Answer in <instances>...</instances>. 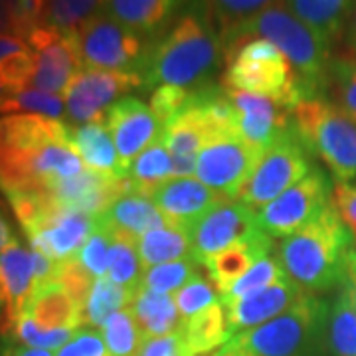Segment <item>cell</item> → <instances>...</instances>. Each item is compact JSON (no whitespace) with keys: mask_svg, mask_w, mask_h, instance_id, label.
<instances>
[{"mask_svg":"<svg viewBox=\"0 0 356 356\" xmlns=\"http://www.w3.org/2000/svg\"><path fill=\"white\" fill-rule=\"evenodd\" d=\"M105 2L95 0H48L42 2L40 26L54 28L62 34L77 36L81 26L99 14Z\"/></svg>","mask_w":356,"mask_h":356,"instance_id":"obj_36","label":"cell"},{"mask_svg":"<svg viewBox=\"0 0 356 356\" xmlns=\"http://www.w3.org/2000/svg\"><path fill=\"white\" fill-rule=\"evenodd\" d=\"M22 315L32 318L42 329H50V331L54 329L79 331L81 327V303L58 281L38 285Z\"/></svg>","mask_w":356,"mask_h":356,"instance_id":"obj_23","label":"cell"},{"mask_svg":"<svg viewBox=\"0 0 356 356\" xmlns=\"http://www.w3.org/2000/svg\"><path fill=\"white\" fill-rule=\"evenodd\" d=\"M26 44L30 46L36 65L30 88L64 97L70 83L86 67L77 36L62 34L48 26H38L28 34Z\"/></svg>","mask_w":356,"mask_h":356,"instance_id":"obj_12","label":"cell"},{"mask_svg":"<svg viewBox=\"0 0 356 356\" xmlns=\"http://www.w3.org/2000/svg\"><path fill=\"white\" fill-rule=\"evenodd\" d=\"M293 129L311 156L321 159L334 182L356 184V121L327 97L293 109Z\"/></svg>","mask_w":356,"mask_h":356,"instance_id":"obj_5","label":"cell"},{"mask_svg":"<svg viewBox=\"0 0 356 356\" xmlns=\"http://www.w3.org/2000/svg\"><path fill=\"white\" fill-rule=\"evenodd\" d=\"M129 191H133L129 178L107 177L86 168L77 177L51 184L46 191V196H50L51 202L62 208L79 210L91 216H102L121 194Z\"/></svg>","mask_w":356,"mask_h":356,"instance_id":"obj_17","label":"cell"},{"mask_svg":"<svg viewBox=\"0 0 356 356\" xmlns=\"http://www.w3.org/2000/svg\"><path fill=\"white\" fill-rule=\"evenodd\" d=\"M332 188L334 182H331L327 172L315 168L273 202L255 210L257 226L269 238L285 240L332 204Z\"/></svg>","mask_w":356,"mask_h":356,"instance_id":"obj_9","label":"cell"},{"mask_svg":"<svg viewBox=\"0 0 356 356\" xmlns=\"http://www.w3.org/2000/svg\"><path fill=\"white\" fill-rule=\"evenodd\" d=\"M0 34H14L13 2H2L0 0Z\"/></svg>","mask_w":356,"mask_h":356,"instance_id":"obj_52","label":"cell"},{"mask_svg":"<svg viewBox=\"0 0 356 356\" xmlns=\"http://www.w3.org/2000/svg\"><path fill=\"white\" fill-rule=\"evenodd\" d=\"M99 218L111 232L125 234L135 240L153 229L170 226L153 200L135 191L121 194Z\"/></svg>","mask_w":356,"mask_h":356,"instance_id":"obj_24","label":"cell"},{"mask_svg":"<svg viewBox=\"0 0 356 356\" xmlns=\"http://www.w3.org/2000/svg\"><path fill=\"white\" fill-rule=\"evenodd\" d=\"M14 356H56L51 350L30 348V346H14Z\"/></svg>","mask_w":356,"mask_h":356,"instance_id":"obj_55","label":"cell"},{"mask_svg":"<svg viewBox=\"0 0 356 356\" xmlns=\"http://www.w3.org/2000/svg\"><path fill=\"white\" fill-rule=\"evenodd\" d=\"M107 277L113 281L115 285H119L127 291L135 293L139 289L140 281H143V266H140L139 254H137L135 238L113 232Z\"/></svg>","mask_w":356,"mask_h":356,"instance_id":"obj_37","label":"cell"},{"mask_svg":"<svg viewBox=\"0 0 356 356\" xmlns=\"http://www.w3.org/2000/svg\"><path fill=\"white\" fill-rule=\"evenodd\" d=\"M133 89H143L139 74L83 67L64 93L65 117L76 127L103 121L107 109Z\"/></svg>","mask_w":356,"mask_h":356,"instance_id":"obj_11","label":"cell"},{"mask_svg":"<svg viewBox=\"0 0 356 356\" xmlns=\"http://www.w3.org/2000/svg\"><path fill=\"white\" fill-rule=\"evenodd\" d=\"M257 232L261 229L257 226L255 210L226 198L188 228L192 257L202 266L208 257L250 240Z\"/></svg>","mask_w":356,"mask_h":356,"instance_id":"obj_13","label":"cell"},{"mask_svg":"<svg viewBox=\"0 0 356 356\" xmlns=\"http://www.w3.org/2000/svg\"><path fill=\"white\" fill-rule=\"evenodd\" d=\"M34 56L32 51H22L0 62V86L10 95L30 89L34 77Z\"/></svg>","mask_w":356,"mask_h":356,"instance_id":"obj_45","label":"cell"},{"mask_svg":"<svg viewBox=\"0 0 356 356\" xmlns=\"http://www.w3.org/2000/svg\"><path fill=\"white\" fill-rule=\"evenodd\" d=\"M180 334L194 356H204L216 348H222L232 339L226 307L220 301L202 313L182 321Z\"/></svg>","mask_w":356,"mask_h":356,"instance_id":"obj_30","label":"cell"},{"mask_svg":"<svg viewBox=\"0 0 356 356\" xmlns=\"http://www.w3.org/2000/svg\"><path fill=\"white\" fill-rule=\"evenodd\" d=\"M261 154V151L245 143L238 131L218 133L204 140L194 177L232 200L245 178L252 175Z\"/></svg>","mask_w":356,"mask_h":356,"instance_id":"obj_10","label":"cell"},{"mask_svg":"<svg viewBox=\"0 0 356 356\" xmlns=\"http://www.w3.org/2000/svg\"><path fill=\"white\" fill-rule=\"evenodd\" d=\"M325 97L356 121V51L348 50L346 46L332 50Z\"/></svg>","mask_w":356,"mask_h":356,"instance_id":"obj_34","label":"cell"},{"mask_svg":"<svg viewBox=\"0 0 356 356\" xmlns=\"http://www.w3.org/2000/svg\"><path fill=\"white\" fill-rule=\"evenodd\" d=\"M245 36L266 38L280 48L295 72L303 102L327 95L332 48L293 16L285 2H271L264 13L257 14L248 26Z\"/></svg>","mask_w":356,"mask_h":356,"instance_id":"obj_3","label":"cell"},{"mask_svg":"<svg viewBox=\"0 0 356 356\" xmlns=\"http://www.w3.org/2000/svg\"><path fill=\"white\" fill-rule=\"evenodd\" d=\"M332 200L343 216L346 226L353 229L356 236V184L355 182H334L332 188Z\"/></svg>","mask_w":356,"mask_h":356,"instance_id":"obj_49","label":"cell"},{"mask_svg":"<svg viewBox=\"0 0 356 356\" xmlns=\"http://www.w3.org/2000/svg\"><path fill=\"white\" fill-rule=\"evenodd\" d=\"M14 240H16V236L13 234V226H10V222L6 220L4 212L0 210V255L4 254V250H6Z\"/></svg>","mask_w":356,"mask_h":356,"instance_id":"obj_53","label":"cell"},{"mask_svg":"<svg viewBox=\"0 0 356 356\" xmlns=\"http://www.w3.org/2000/svg\"><path fill=\"white\" fill-rule=\"evenodd\" d=\"M196 91L192 93L188 107L163 127V140L172 159L175 178H188L196 172V161L208 137V123Z\"/></svg>","mask_w":356,"mask_h":356,"instance_id":"obj_20","label":"cell"},{"mask_svg":"<svg viewBox=\"0 0 356 356\" xmlns=\"http://www.w3.org/2000/svg\"><path fill=\"white\" fill-rule=\"evenodd\" d=\"M0 331H10V321H8V315H6V307H4L2 297H0Z\"/></svg>","mask_w":356,"mask_h":356,"instance_id":"obj_57","label":"cell"},{"mask_svg":"<svg viewBox=\"0 0 356 356\" xmlns=\"http://www.w3.org/2000/svg\"><path fill=\"white\" fill-rule=\"evenodd\" d=\"M99 332H102L105 346L111 356H137L140 344L145 341L129 307L107 318L102 325Z\"/></svg>","mask_w":356,"mask_h":356,"instance_id":"obj_39","label":"cell"},{"mask_svg":"<svg viewBox=\"0 0 356 356\" xmlns=\"http://www.w3.org/2000/svg\"><path fill=\"white\" fill-rule=\"evenodd\" d=\"M133 291L115 285L109 277H99L91 283L88 297L81 309V325L89 329H102L107 318L127 309L133 301Z\"/></svg>","mask_w":356,"mask_h":356,"instance_id":"obj_33","label":"cell"},{"mask_svg":"<svg viewBox=\"0 0 356 356\" xmlns=\"http://www.w3.org/2000/svg\"><path fill=\"white\" fill-rule=\"evenodd\" d=\"M327 315L329 305L307 293L283 315L234 334L229 343L245 356H311L327 332Z\"/></svg>","mask_w":356,"mask_h":356,"instance_id":"obj_6","label":"cell"},{"mask_svg":"<svg viewBox=\"0 0 356 356\" xmlns=\"http://www.w3.org/2000/svg\"><path fill=\"white\" fill-rule=\"evenodd\" d=\"M137 254H139L143 271L154 266L192 257L191 234L188 229L178 228V226L153 229L137 240Z\"/></svg>","mask_w":356,"mask_h":356,"instance_id":"obj_31","label":"cell"},{"mask_svg":"<svg viewBox=\"0 0 356 356\" xmlns=\"http://www.w3.org/2000/svg\"><path fill=\"white\" fill-rule=\"evenodd\" d=\"M313 170V156L291 127L261 154L252 175L245 178L232 200L245 204L252 210H259Z\"/></svg>","mask_w":356,"mask_h":356,"instance_id":"obj_7","label":"cell"},{"mask_svg":"<svg viewBox=\"0 0 356 356\" xmlns=\"http://www.w3.org/2000/svg\"><path fill=\"white\" fill-rule=\"evenodd\" d=\"M129 309L145 339L166 337V334L180 331L182 318H180L172 295L153 291L140 285L133 295Z\"/></svg>","mask_w":356,"mask_h":356,"instance_id":"obj_27","label":"cell"},{"mask_svg":"<svg viewBox=\"0 0 356 356\" xmlns=\"http://www.w3.org/2000/svg\"><path fill=\"white\" fill-rule=\"evenodd\" d=\"M67 139H70V145L79 154L81 163L86 165L88 170L102 172V175H107V177L125 178L121 175V166H119V156H117L113 137H111L109 129L105 125V121H95V123H88V125H79V127H70Z\"/></svg>","mask_w":356,"mask_h":356,"instance_id":"obj_26","label":"cell"},{"mask_svg":"<svg viewBox=\"0 0 356 356\" xmlns=\"http://www.w3.org/2000/svg\"><path fill=\"white\" fill-rule=\"evenodd\" d=\"M180 6L172 0H113L105 2V13L139 36H154Z\"/></svg>","mask_w":356,"mask_h":356,"instance_id":"obj_28","label":"cell"},{"mask_svg":"<svg viewBox=\"0 0 356 356\" xmlns=\"http://www.w3.org/2000/svg\"><path fill=\"white\" fill-rule=\"evenodd\" d=\"M192 93L188 89H178V88H156L151 95V111L154 117L159 119L161 127H165L168 121H172L177 115H180L192 99Z\"/></svg>","mask_w":356,"mask_h":356,"instance_id":"obj_46","label":"cell"},{"mask_svg":"<svg viewBox=\"0 0 356 356\" xmlns=\"http://www.w3.org/2000/svg\"><path fill=\"white\" fill-rule=\"evenodd\" d=\"M38 287L32 250L24 248L18 240H14L4 254L0 255V297L6 307V315L10 321V331L14 323L24 313L30 297Z\"/></svg>","mask_w":356,"mask_h":356,"instance_id":"obj_21","label":"cell"},{"mask_svg":"<svg viewBox=\"0 0 356 356\" xmlns=\"http://www.w3.org/2000/svg\"><path fill=\"white\" fill-rule=\"evenodd\" d=\"M341 287L350 295V299L356 307V245L346 257V271H344V281Z\"/></svg>","mask_w":356,"mask_h":356,"instance_id":"obj_51","label":"cell"},{"mask_svg":"<svg viewBox=\"0 0 356 356\" xmlns=\"http://www.w3.org/2000/svg\"><path fill=\"white\" fill-rule=\"evenodd\" d=\"M271 252H273V238H269L264 232H257L250 240L236 243L228 250L208 257L202 266L206 267L208 277L214 283L216 291L224 295L261 257L271 255Z\"/></svg>","mask_w":356,"mask_h":356,"instance_id":"obj_22","label":"cell"},{"mask_svg":"<svg viewBox=\"0 0 356 356\" xmlns=\"http://www.w3.org/2000/svg\"><path fill=\"white\" fill-rule=\"evenodd\" d=\"M285 275L287 273H285V269H283L277 257H273V255L261 257L243 277H240L229 287L228 291L220 295V301L222 303H232V301H238V299H243V297H250V295L273 285L275 281H280Z\"/></svg>","mask_w":356,"mask_h":356,"instance_id":"obj_40","label":"cell"},{"mask_svg":"<svg viewBox=\"0 0 356 356\" xmlns=\"http://www.w3.org/2000/svg\"><path fill=\"white\" fill-rule=\"evenodd\" d=\"M303 295H307L295 281L285 275L273 285H269L261 291L254 293L250 297H243L232 303H222L226 307L228 329L234 334L255 329L259 325H266L267 321L280 317L285 311H289Z\"/></svg>","mask_w":356,"mask_h":356,"instance_id":"obj_18","label":"cell"},{"mask_svg":"<svg viewBox=\"0 0 356 356\" xmlns=\"http://www.w3.org/2000/svg\"><path fill=\"white\" fill-rule=\"evenodd\" d=\"M77 44L86 67L107 70V72H131L139 74L145 65L149 48L139 34L127 30L105 13L81 26L77 32Z\"/></svg>","mask_w":356,"mask_h":356,"instance_id":"obj_8","label":"cell"},{"mask_svg":"<svg viewBox=\"0 0 356 356\" xmlns=\"http://www.w3.org/2000/svg\"><path fill=\"white\" fill-rule=\"evenodd\" d=\"M198 267L200 264L194 257H184L178 261L154 266L143 271L140 285H145L147 289H153V291L172 295V293L180 291L194 275H198Z\"/></svg>","mask_w":356,"mask_h":356,"instance_id":"obj_41","label":"cell"},{"mask_svg":"<svg viewBox=\"0 0 356 356\" xmlns=\"http://www.w3.org/2000/svg\"><path fill=\"white\" fill-rule=\"evenodd\" d=\"M325 337L332 356H356V307L343 287L329 305Z\"/></svg>","mask_w":356,"mask_h":356,"instance_id":"obj_35","label":"cell"},{"mask_svg":"<svg viewBox=\"0 0 356 356\" xmlns=\"http://www.w3.org/2000/svg\"><path fill=\"white\" fill-rule=\"evenodd\" d=\"M77 331L72 329H42L32 318L22 317L14 323L13 334L18 343L30 348H42V350H60L64 344H67Z\"/></svg>","mask_w":356,"mask_h":356,"instance_id":"obj_44","label":"cell"},{"mask_svg":"<svg viewBox=\"0 0 356 356\" xmlns=\"http://www.w3.org/2000/svg\"><path fill=\"white\" fill-rule=\"evenodd\" d=\"M172 297H175V303H177V309L182 321L194 317V315H198V313L210 309L212 305L220 303V293L216 291L214 283L208 281L206 277H202L200 273L194 275Z\"/></svg>","mask_w":356,"mask_h":356,"instance_id":"obj_43","label":"cell"},{"mask_svg":"<svg viewBox=\"0 0 356 356\" xmlns=\"http://www.w3.org/2000/svg\"><path fill=\"white\" fill-rule=\"evenodd\" d=\"M269 4L271 2L267 0H220V2H204V8L212 26L216 28L226 51L232 44H236L248 34V26Z\"/></svg>","mask_w":356,"mask_h":356,"instance_id":"obj_29","label":"cell"},{"mask_svg":"<svg viewBox=\"0 0 356 356\" xmlns=\"http://www.w3.org/2000/svg\"><path fill=\"white\" fill-rule=\"evenodd\" d=\"M22 51H30V46L26 44V40L16 34H0V62H4L10 56L22 54Z\"/></svg>","mask_w":356,"mask_h":356,"instance_id":"obj_50","label":"cell"},{"mask_svg":"<svg viewBox=\"0 0 356 356\" xmlns=\"http://www.w3.org/2000/svg\"><path fill=\"white\" fill-rule=\"evenodd\" d=\"M154 206L163 212L170 226L188 229L214 206L226 200L222 194L208 188L196 177L168 178L151 194Z\"/></svg>","mask_w":356,"mask_h":356,"instance_id":"obj_19","label":"cell"},{"mask_svg":"<svg viewBox=\"0 0 356 356\" xmlns=\"http://www.w3.org/2000/svg\"><path fill=\"white\" fill-rule=\"evenodd\" d=\"M137 356H194L191 348L186 346L180 331L156 337V339H145L140 344V350Z\"/></svg>","mask_w":356,"mask_h":356,"instance_id":"obj_48","label":"cell"},{"mask_svg":"<svg viewBox=\"0 0 356 356\" xmlns=\"http://www.w3.org/2000/svg\"><path fill=\"white\" fill-rule=\"evenodd\" d=\"M56 356H111L102 332L95 329H79L74 339L64 344Z\"/></svg>","mask_w":356,"mask_h":356,"instance_id":"obj_47","label":"cell"},{"mask_svg":"<svg viewBox=\"0 0 356 356\" xmlns=\"http://www.w3.org/2000/svg\"><path fill=\"white\" fill-rule=\"evenodd\" d=\"M212 356H245V355H243L240 348H236V346L228 341V343L224 344L222 348H218L216 353H214Z\"/></svg>","mask_w":356,"mask_h":356,"instance_id":"obj_56","label":"cell"},{"mask_svg":"<svg viewBox=\"0 0 356 356\" xmlns=\"http://www.w3.org/2000/svg\"><path fill=\"white\" fill-rule=\"evenodd\" d=\"M0 356H14V346L8 341H0Z\"/></svg>","mask_w":356,"mask_h":356,"instance_id":"obj_58","label":"cell"},{"mask_svg":"<svg viewBox=\"0 0 356 356\" xmlns=\"http://www.w3.org/2000/svg\"><path fill=\"white\" fill-rule=\"evenodd\" d=\"M224 88L261 95L293 111L301 99L289 60L266 38L243 36L226 50Z\"/></svg>","mask_w":356,"mask_h":356,"instance_id":"obj_4","label":"cell"},{"mask_svg":"<svg viewBox=\"0 0 356 356\" xmlns=\"http://www.w3.org/2000/svg\"><path fill=\"white\" fill-rule=\"evenodd\" d=\"M127 178L133 191L145 194L149 198L163 182L172 178V159H170V153L166 149L163 137L153 143L149 149H145L131 163Z\"/></svg>","mask_w":356,"mask_h":356,"instance_id":"obj_32","label":"cell"},{"mask_svg":"<svg viewBox=\"0 0 356 356\" xmlns=\"http://www.w3.org/2000/svg\"><path fill=\"white\" fill-rule=\"evenodd\" d=\"M97 222L99 216L62 208L51 202L38 222L24 232L32 250H38L56 264H65L76 259L83 243L97 228Z\"/></svg>","mask_w":356,"mask_h":356,"instance_id":"obj_14","label":"cell"},{"mask_svg":"<svg viewBox=\"0 0 356 356\" xmlns=\"http://www.w3.org/2000/svg\"><path fill=\"white\" fill-rule=\"evenodd\" d=\"M111 242H113V232L107 228L99 218L97 228L93 229L88 242L83 243V248L76 255L77 264L83 267L93 280L107 277Z\"/></svg>","mask_w":356,"mask_h":356,"instance_id":"obj_42","label":"cell"},{"mask_svg":"<svg viewBox=\"0 0 356 356\" xmlns=\"http://www.w3.org/2000/svg\"><path fill=\"white\" fill-rule=\"evenodd\" d=\"M8 95H10V93H8L6 89L0 86V99H4V97H8Z\"/></svg>","mask_w":356,"mask_h":356,"instance_id":"obj_59","label":"cell"},{"mask_svg":"<svg viewBox=\"0 0 356 356\" xmlns=\"http://www.w3.org/2000/svg\"><path fill=\"white\" fill-rule=\"evenodd\" d=\"M0 115L2 117L38 115V117H48L54 121H62V117L65 115V103L64 97L30 88L0 99Z\"/></svg>","mask_w":356,"mask_h":356,"instance_id":"obj_38","label":"cell"},{"mask_svg":"<svg viewBox=\"0 0 356 356\" xmlns=\"http://www.w3.org/2000/svg\"><path fill=\"white\" fill-rule=\"evenodd\" d=\"M341 46H346L348 50L356 51V8L353 16H350V22L346 26V34H344V42Z\"/></svg>","mask_w":356,"mask_h":356,"instance_id":"obj_54","label":"cell"},{"mask_svg":"<svg viewBox=\"0 0 356 356\" xmlns=\"http://www.w3.org/2000/svg\"><path fill=\"white\" fill-rule=\"evenodd\" d=\"M285 4L293 16L309 26L332 50L344 42L346 26L356 8L353 0H291Z\"/></svg>","mask_w":356,"mask_h":356,"instance_id":"obj_25","label":"cell"},{"mask_svg":"<svg viewBox=\"0 0 356 356\" xmlns=\"http://www.w3.org/2000/svg\"><path fill=\"white\" fill-rule=\"evenodd\" d=\"M105 125L113 137L121 175L127 178L131 163L145 149L163 137V127L154 117L151 107L143 103L139 97H121L115 102L105 113Z\"/></svg>","mask_w":356,"mask_h":356,"instance_id":"obj_15","label":"cell"},{"mask_svg":"<svg viewBox=\"0 0 356 356\" xmlns=\"http://www.w3.org/2000/svg\"><path fill=\"white\" fill-rule=\"evenodd\" d=\"M226 58L222 40L202 4H192L170 32L149 48L140 70L143 89L178 88L196 91L210 86L218 65Z\"/></svg>","mask_w":356,"mask_h":356,"instance_id":"obj_1","label":"cell"},{"mask_svg":"<svg viewBox=\"0 0 356 356\" xmlns=\"http://www.w3.org/2000/svg\"><path fill=\"white\" fill-rule=\"evenodd\" d=\"M355 245V234L332 200L317 218L280 243V261L303 291L317 295L343 285L346 257Z\"/></svg>","mask_w":356,"mask_h":356,"instance_id":"obj_2","label":"cell"},{"mask_svg":"<svg viewBox=\"0 0 356 356\" xmlns=\"http://www.w3.org/2000/svg\"><path fill=\"white\" fill-rule=\"evenodd\" d=\"M226 91L238 113L240 137L257 151L266 153L275 140L293 127V111L281 107L277 102L236 89L226 88Z\"/></svg>","mask_w":356,"mask_h":356,"instance_id":"obj_16","label":"cell"}]
</instances>
